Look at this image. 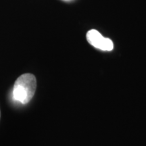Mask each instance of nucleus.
<instances>
[{"label":"nucleus","mask_w":146,"mask_h":146,"mask_svg":"<svg viewBox=\"0 0 146 146\" xmlns=\"http://www.w3.org/2000/svg\"><path fill=\"white\" fill-rule=\"evenodd\" d=\"M0 118H1V112H0Z\"/></svg>","instance_id":"nucleus-3"},{"label":"nucleus","mask_w":146,"mask_h":146,"mask_svg":"<svg viewBox=\"0 0 146 146\" xmlns=\"http://www.w3.org/2000/svg\"><path fill=\"white\" fill-rule=\"evenodd\" d=\"M36 88V78L33 74L27 73L20 76L14 83V98L20 103H29L34 96Z\"/></svg>","instance_id":"nucleus-1"},{"label":"nucleus","mask_w":146,"mask_h":146,"mask_svg":"<svg viewBox=\"0 0 146 146\" xmlns=\"http://www.w3.org/2000/svg\"><path fill=\"white\" fill-rule=\"evenodd\" d=\"M87 40L89 44L97 49L102 51H112L114 48V44L110 39L105 38L99 31L91 29L87 33Z\"/></svg>","instance_id":"nucleus-2"}]
</instances>
